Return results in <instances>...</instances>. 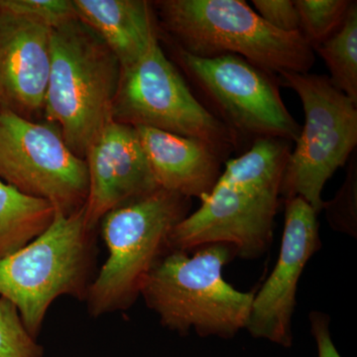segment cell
Listing matches in <instances>:
<instances>
[{"mask_svg": "<svg viewBox=\"0 0 357 357\" xmlns=\"http://www.w3.org/2000/svg\"><path fill=\"white\" fill-rule=\"evenodd\" d=\"M77 17L100 37L119 60L130 67L158 38L152 2L145 0H74Z\"/></svg>", "mask_w": 357, "mask_h": 357, "instance_id": "9a60e30c", "label": "cell"}, {"mask_svg": "<svg viewBox=\"0 0 357 357\" xmlns=\"http://www.w3.org/2000/svg\"><path fill=\"white\" fill-rule=\"evenodd\" d=\"M157 184L203 201L222 172L225 160L208 143L150 128H134Z\"/></svg>", "mask_w": 357, "mask_h": 357, "instance_id": "5bb4252c", "label": "cell"}, {"mask_svg": "<svg viewBox=\"0 0 357 357\" xmlns=\"http://www.w3.org/2000/svg\"><path fill=\"white\" fill-rule=\"evenodd\" d=\"M157 24L176 48L199 58L236 55L279 75L306 74L316 62L302 33L275 29L243 0L152 2Z\"/></svg>", "mask_w": 357, "mask_h": 357, "instance_id": "7a4b0ae2", "label": "cell"}, {"mask_svg": "<svg viewBox=\"0 0 357 357\" xmlns=\"http://www.w3.org/2000/svg\"><path fill=\"white\" fill-rule=\"evenodd\" d=\"M285 227L273 272L255 296L245 330L289 349L298 283L307 263L321 248L318 213L300 197L286 199Z\"/></svg>", "mask_w": 357, "mask_h": 357, "instance_id": "8fae6325", "label": "cell"}, {"mask_svg": "<svg viewBox=\"0 0 357 357\" xmlns=\"http://www.w3.org/2000/svg\"><path fill=\"white\" fill-rule=\"evenodd\" d=\"M44 349L26 330L18 310L0 297V357H43Z\"/></svg>", "mask_w": 357, "mask_h": 357, "instance_id": "d6986e66", "label": "cell"}, {"mask_svg": "<svg viewBox=\"0 0 357 357\" xmlns=\"http://www.w3.org/2000/svg\"><path fill=\"white\" fill-rule=\"evenodd\" d=\"M55 208L0 180V260L20 250L48 229Z\"/></svg>", "mask_w": 357, "mask_h": 357, "instance_id": "2e32d148", "label": "cell"}, {"mask_svg": "<svg viewBox=\"0 0 357 357\" xmlns=\"http://www.w3.org/2000/svg\"><path fill=\"white\" fill-rule=\"evenodd\" d=\"M121 74L114 54L79 18L52 30L43 116L60 128L68 146L81 158L112 121Z\"/></svg>", "mask_w": 357, "mask_h": 357, "instance_id": "277c9868", "label": "cell"}, {"mask_svg": "<svg viewBox=\"0 0 357 357\" xmlns=\"http://www.w3.org/2000/svg\"><path fill=\"white\" fill-rule=\"evenodd\" d=\"M292 142L265 138L225 162L201 206L174 229L170 250L211 243L234 246L236 256L257 259L269 248Z\"/></svg>", "mask_w": 357, "mask_h": 357, "instance_id": "6da1fadb", "label": "cell"}, {"mask_svg": "<svg viewBox=\"0 0 357 357\" xmlns=\"http://www.w3.org/2000/svg\"><path fill=\"white\" fill-rule=\"evenodd\" d=\"M112 121L204 141L225 161L238 151L234 136L202 105L167 58L159 37L135 64L121 69Z\"/></svg>", "mask_w": 357, "mask_h": 357, "instance_id": "9c48e42d", "label": "cell"}, {"mask_svg": "<svg viewBox=\"0 0 357 357\" xmlns=\"http://www.w3.org/2000/svg\"><path fill=\"white\" fill-rule=\"evenodd\" d=\"M312 337L316 340L318 357H342L333 344L330 331V317L321 312L310 314Z\"/></svg>", "mask_w": 357, "mask_h": 357, "instance_id": "603a6c76", "label": "cell"}, {"mask_svg": "<svg viewBox=\"0 0 357 357\" xmlns=\"http://www.w3.org/2000/svg\"><path fill=\"white\" fill-rule=\"evenodd\" d=\"M93 234L84 206L70 215L56 213L38 237L0 260V297L13 303L36 340L54 301L62 296L86 300L93 282Z\"/></svg>", "mask_w": 357, "mask_h": 357, "instance_id": "8992f818", "label": "cell"}, {"mask_svg": "<svg viewBox=\"0 0 357 357\" xmlns=\"http://www.w3.org/2000/svg\"><path fill=\"white\" fill-rule=\"evenodd\" d=\"M52 29L0 9V109L35 121L43 115Z\"/></svg>", "mask_w": 357, "mask_h": 357, "instance_id": "4fadbf2b", "label": "cell"}, {"mask_svg": "<svg viewBox=\"0 0 357 357\" xmlns=\"http://www.w3.org/2000/svg\"><path fill=\"white\" fill-rule=\"evenodd\" d=\"M84 160L89 175L84 218L93 231L110 211L159 189L132 126L110 121L91 143Z\"/></svg>", "mask_w": 357, "mask_h": 357, "instance_id": "7c38bea8", "label": "cell"}, {"mask_svg": "<svg viewBox=\"0 0 357 357\" xmlns=\"http://www.w3.org/2000/svg\"><path fill=\"white\" fill-rule=\"evenodd\" d=\"M278 77L299 96L305 114L284 170L281 198L300 197L319 215L326 183L356 150L357 105L326 75L285 72Z\"/></svg>", "mask_w": 357, "mask_h": 357, "instance_id": "ba28073f", "label": "cell"}, {"mask_svg": "<svg viewBox=\"0 0 357 357\" xmlns=\"http://www.w3.org/2000/svg\"><path fill=\"white\" fill-rule=\"evenodd\" d=\"M294 3L300 32L314 50L344 24L352 0H295Z\"/></svg>", "mask_w": 357, "mask_h": 357, "instance_id": "ac0fdd59", "label": "cell"}, {"mask_svg": "<svg viewBox=\"0 0 357 357\" xmlns=\"http://www.w3.org/2000/svg\"><path fill=\"white\" fill-rule=\"evenodd\" d=\"M258 15L267 24L286 33L300 32V20L292 0H253Z\"/></svg>", "mask_w": 357, "mask_h": 357, "instance_id": "7402d4cb", "label": "cell"}, {"mask_svg": "<svg viewBox=\"0 0 357 357\" xmlns=\"http://www.w3.org/2000/svg\"><path fill=\"white\" fill-rule=\"evenodd\" d=\"M314 51L325 61L332 83L357 105L356 1H352L340 29Z\"/></svg>", "mask_w": 357, "mask_h": 357, "instance_id": "e0dca14e", "label": "cell"}, {"mask_svg": "<svg viewBox=\"0 0 357 357\" xmlns=\"http://www.w3.org/2000/svg\"><path fill=\"white\" fill-rule=\"evenodd\" d=\"M347 177L335 198L325 202L326 220L332 229L356 237L357 234V154L347 161Z\"/></svg>", "mask_w": 357, "mask_h": 357, "instance_id": "ffe728a7", "label": "cell"}, {"mask_svg": "<svg viewBox=\"0 0 357 357\" xmlns=\"http://www.w3.org/2000/svg\"><path fill=\"white\" fill-rule=\"evenodd\" d=\"M189 251L170 250L152 270L141 296L173 332L230 340L245 328L255 292L236 290L223 279L234 246L211 243Z\"/></svg>", "mask_w": 357, "mask_h": 357, "instance_id": "3957f363", "label": "cell"}, {"mask_svg": "<svg viewBox=\"0 0 357 357\" xmlns=\"http://www.w3.org/2000/svg\"><path fill=\"white\" fill-rule=\"evenodd\" d=\"M174 52L199 102L234 136L238 150L265 138L297 140L302 126L283 102L277 75L236 55L199 58L176 47Z\"/></svg>", "mask_w": 357, "mask_h": 357, "instance_id": "52a82bcc", "label": "cell"}, {"mask_svg": "<svg viewBox=\"0 0 357 357\" xmlns=\"http://www.w3.org/2000/svg\"><path fill=\"white\" fill-rule=\"evenodd\" d=\"M0 180L57 213L81 211L89 194L86 160L68 146L60 128L0 109Z\"/></svg>", "mask_w": 357, "mask_h": 357, "instance_id": "30bf717a", "label": "cell"}, {"mask_svg": "<svg viewBox=\"0 0 357 357\" xmlns=\"http://www.w3.org/2000/svg\"><path fill=\"white\" fill-rule=\"evenodd\" d=\"M0 9L24 16L52 30L79 18L73 0H0Z\"/></svg>", "mask_w": 357, "mask_h": 357, "instance_id": "44dd1931", "label": "cell"}, {"mask_svg": "<svg viewBox=\"0 0 357 357\" xmlns=\"http://www.w3.org/2000/svg\"><path fill=\"white\" fill-rule=\"evenodd\" d=\"M191 206V199L159 188L105 215L100 222L109 257L89 288L91 316L132 306L152 270L170 251L171 234Z\"/></svg>", "mask_w": 357, "mask_h": 357, "instance_id": "5b68a950", "label": "cell"}]
</instances>
